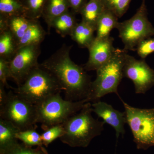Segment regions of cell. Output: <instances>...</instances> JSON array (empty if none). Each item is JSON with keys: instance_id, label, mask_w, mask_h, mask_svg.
I'll return each mask as SVG.
<instances>
[{"instance_id": "6da1fadb", "label": "cell", "mask_w": 154, "mask_h": 154, "mask_svg": "<svg viewBox=\"0 0 154 154\" xmlns=\"http://www.w3.org/2000/svg\"><path fill=\"white\" fill-rule=\"evenodd\" d=\"M72 47L63 45L40 65L56 78L64 91L65 99L81 101L89 96L93 82L84 67L72 60L70 56Z\"/></svg>"}, {"instance_id": "7a4b0ae2", "label": "cell", "mask_w": 154, "mask_h": 154, "mask_svg": "<svg viewBox=\"0 0 154 154\" xmlns=\"http://www.w3.org/2000/svg\"><path fill=\"white\" fill-rule=\"evenodd\" d=\"M92 113L91 102H87L82 110L65 122L61 141L71 147L86 148L94 138L101 135L105 123L94 118Z\"/></svg>"}, {"instance_id": "3957f363", "label": "cell", "mask_w": 154, "mask_h": 154, "mask_svg": "<svg viewBox=\"0 0 154 154\" xmlns=\"http://www.w3.org/2000/svg\"><path fill=\"white\" fill-rule=\"evenodd\" d=\"M127 51L117 48L107 63L97 69L96 80L92 82L91 92L86 99L88 102H95L109 94L119 96L118 87L123 78V67Z\"/></svg>"}, {"instance_id": "277c9868", "label": "cell", "mask_w": 154, "mask_h": 154, "mask_svg": "<svg viewBox=\"0 0 154 154\" xmlns=\"http://www.w3.org/2000/svg\"><path fill=\"white\" fill-rule=\"evenodd\" d=\"M13 90L18 96L35 105L63 91L55 76L39 63L24 82Z\"/></svg>"}, {"instance_id": "5b68a950", "label": "cell", "mask_w": 154, "mask_h": 154, "mask_svg": "<svg viewBox=\"0 0 154 154\" xmlns=\"http://www.w3.org/2000/svg\"><path fill=\"white\" fill-rule=\"evenodd\" d=\"M86 99L78 101L63 99L60 93L50 96L36 105L37 123L44 130L50 127L63 124L80 111L87 103Z\"/></svg>"}, {"instance_id": "8992f818", "label": "cell", "mask_w": 154, "mask_h": 154, "mask_svg": "<svg viewBox=\"0 0 154 154\" xmlns=\"http://www.w3.org/2000/svg\"><path fill=\"white\" fill-rule=\"evenodd\" d=\"M119 38L127 51H135L138 45L144 39L154 36V27L148 18L146 0L130 19L119 23L116 28Z\"/></svg>"}, {"instance_id": "52a82bcc", "label": "cell", "mask_w": 154, "mask_h": 154, "mask_svg": "<svg viewBox=\"0 0 154 154\" xmlns=\"http://www.w3.org/2000/svg\"><path fill=\"white\" fill-rule=\"evenodd\" d=\"M125 108L126 124L131 130L134 141L138 149L154 146V108L140 109L132 107L120 96Z\"/></svg>"}, {"instance_id": "ba28073f", "label": "cell", "mask_w": 154, "mask_h": 154, "mask_svg": "<svg viewBox=\"0 0 154 154\" xmlns=\"http://www.w3.org/2000/svg\"><path fill=\"white\" fill-rule=\"evenodd\" d=\"M0 118L10 122L20 131L36 129L37 127L36 105L12 91L8 93L5 102L0 106Z\"/></svg>"}, {"instance_id": "9c48e42d", "label": "cell", "mask_w": 154, "mask_h": 154, "mask_svg": "<svg viewBox=\"0 0 154 154\" xmlns=\"http://www.w3.org/2000/svg\"><path fill=\"white\" fill-rule=\"evenodd\" d=\"M40 54V45H28L17 50L9 61L10 78L14 80L17 87L38 66V59Z\"/></svg>"}, {"instance_id": "30bf717a", "label": "cell", "mask_w": 154, "mask_h": 154, "mask_svg": "<svg viewBox=\"0 0 154 154\" xmlns=\"http://www.w3.org/2000/svg\"><path fill=\"white\" fill-rule=\"evenodd\" d=\"M123 77L134 84L136 94H145L154 86V70L144 59H136L127 54L123 67Z\"/></svg>"}, {"instance_id": "8fae6325", "label": "cell", "mask_w": 154, "mask_h": 154, "mask_svg": "<svg viewBox=\"0 0 154 154\" xmlns=\"http://www.w3.org/2000/svg\"><path fill=\"white\" fill-rule=\"evenodd\" d=\"M113 41L110 36L95 38L88 48L89 57L84 66L86 71H96L110 60L116 50L113 45Z\"/></svg>"}, {"instance_id": "7c38bea8", "label": "cell", "mask_w": 154, "mask_h": 154, "mask_svg": "<svg viewBox=\"0 0 154 154\" xmlns=\"http://www.w3.org/2000/svg\"><path fill=\"white\" fill-rule=\"evenodd\" d=\"M93 103L91 104L92 111L102 118L105 123L110 125L114 128L117 142L120 135L123 136L125 133L124 125L126 123L125 112L116 110L112 105L100 100Z\"/></svg>"}, {"instance_id": "4fadbf2b", "label": "cell", "mask_w": 154, "mask_h": 154, "mask_svg": "<svg viewBox=\"0 0 154 154\" xmlns=\"http://www.w3.org/2000/svg\"><path fill=\"white\" fill-rule=\"evenodd\" d=\"M69 8L68 0H47L42 17L47 24L48 33L51 29L53 21L68 11Z\"/></svg>"}, {"instance_id": "5bb4252c", "label": "cell", "mask_w": 154, "mask_h": 154, "mask_svg": "<svg viewBox=\"0 0 154 154\" xmlns=\"http://www.w3.org/2000/svg\"><path fill=\"white\" fill-rule=\"evenodd\" d=\"M95 31L96 28L82 20L76 25L70 36L80 47L88 48L96 38Z\"/></svg>"}, {"instance_id": "9a60e30c", "label": "cell", "mask_w": 154, "mask_h": 154, "mask_svg": "<svg viewBox=\"0 0 154 154\" xmlns=\"http://www.w3.org/2000/svg\"><path fill=\"white\" fill-rule=\"evenodd\" d=\"M46 35L38 20H33L24 36L17 42V50L28 45L41 44Z\"/></svg>"}, {"instance_id": "2e32d148", "label": "cell", "mask_w": 154, "mask_h": 154, "mask_svg": "<svg viewBox=\"0 0 154 154\" xmlns=\"http://www.w3.org/2000/svg\"><path fill=\"white\" fill-rule=\"evenodd\" d=\"M105 9L102 0H89L80 14L82 21L96 28L97 21Z\"/></svg>"}, {"instance_id": "e0dca14e", "label": "cell", "mask_w": 154, "mask_h": 154, "mask_svg": "<svg viewBox=\"0 0 154 154\" xmlns=\"http://www.w3.org/2000/svg\"><path fill=\"white\" fill-rule=\"evenodd\" d=\"M118 19L115 14L105 9L96 24V38H105L110 36V31L117 28L119 23Z\"/></svg>"}, {"instance_id": "ac0fdd59", "label": "cell", "mask_w": 154, "mask_h": 154, "mask_svg": "<svg viewBox=\"0 0 154 154\" xmlns=\"http://www.w3.org/2000/svg\"><path fill=\"white\" fill-rule=\"evenodd\" d=\"M77 24L74 14L68 11L53 21L51 28H54L56 32L64 38L71 35Z\"/></svg>"}, {"instance_id": "d6986e66", "label": "cell", "mask_w": 154, "mask_h": 154, "mask_svg": "<svg viewBox=\"0 0 154 154\" xmlns=\"http://www.w3.org/2000/svg\"><path fill=\"white\" fill-rule=\"evenodd\" d=\"M19 131L10 122L0 118V150L18 142L16 135Z\"/></svg>"}, {"instance_id": "ffe728a7", "label": "cell", "mask_w": 154, "mask_h": 154, "mask_svg": "<svg viewBox=\"0 0 154 154\" xmlns=\"http://www.w3.org/2000/svg\"><path fill=\"white\" fill-rule=\"evenodd\" d=\"M17 50V42L9 30L0 33V58L10 61Z\"/></svg>"}, {"instance_id": "44dd1931", "label": "cell", "mask_w": 154, "mask_h": 154, "mask_svg": "<svg viewBox=\"0 0 154 154\" xmlns=\"http://www.w3.org/2000/svg\"><path fill=\"white\" fill-rule=\"evenodd\" d=\"M33 20L23 15L15 16L8 18V30L11 31L17 42L24 36Z\"/></svg>"}, {"instance_id": "7402d4cb", "label": "cell", "mask_w": 154, "mask_h": 154, "mask_svg": "<svg viewBox=\"0 0 154 154\" xmlns=\"http://www.w3.org/2000/svg\"><path fill=\"white\" fill-rule=\"evenodd\" d=\"M24 14V5L20 0H0V16L8 19Z\"/></svg>"}, {"instance_id": "603a6c76", "label": "cell", "mask_w": 154, "mask_h": 154, "mask_svg": "<svg viewBox=\"0 0 154 154\" xmlns=\"http://www.w3.org/2000/svg\"><path fill=\"white\" fill-rule=\"evenodd\" d=\"M0 154H48L43 146L36 148L29 146L18 142L3 149L0 150Z\"/></svg>"}, {"instance_id": "cb8c5ba5", "label": "cell", "mask_w": 154, "mask_h": 154, "mask_svg": "<svg viewBox=\"0 0 154 154\" xmlns=\"http://www.w3.org/2000/svg\"><path fill=\"white\" fill-rule=\"evenodd\" d=\"M24 16L30 20H38L42 16L47 0H25Z\"/></svg>"}, {"instance_id": "d4e9b609", "label": "cell", "mask_w": 154, "mask_h": 154, "mask_svg": "<svg viewBox=\"0 0 154 154\" xmlns=\"http://www.w3.org/2000/svg\"><path fill=\"white\" fill-rule=\"evenodd\" d=\"M16 137L22 143L29 146H42L41 134L37 132L36 128L19 131Z\"/></svg>"}, {"instance_id": "484cf974", "label": "cell", "mask_w": 154, "mask_h": 154, "mask_svg": "<svg viewBox=\"0 0 154 154\" xmlns=\"http://www.w3.org/2000/svg\"><path fill=\"white\" fill-rule=\"evenodd\" d=\"M105 9L115 14L118 18L122 17L128 10L131 0H102Z\"/></svg>"}, {"instance_id": "4316f807", "label": "cell", "mask_w": 154, "mask_h": 154, "mask_svg": "<svg viewBox=\"0 0 154 154\" xmlns=\"http://www.w3.org/2000/svg\"><path fill=\"white\" fill-rule=\"evenodd\" d=\"M64 134L63 124L56 125L48 128L41 134L43 145L47 147L56 139L60 138Z\"/></svg>"}, {"instance_id": "83f0119b", "label": "cell", "mask_w": 154, "mask_h": 154, "mask_svg": "<svg viewBox=\"0 0 154 154\" xmlns=\"http://www.w3.org/2000/svg\"><path fill=\"white\" fill-rule=\"evenodd\" d=\"M135 51L141 59H145L154 52V38L150 37L141 42L137 46Z\"/></svg>"}, {"instance_id": "f1b7e54d", "label": "cell", "mask_w": 154, "mask_h": 154, "mask_svg": "<svg viewBox=\"0 0 154 154\" xmlns=\"http://www.w3.org/2000/svg\"><path fill=\"white\" fill-rule=\"evenodd\" d=\"M10 78L9 61L0 58V83L8 89L13 88L9 85L8 79Z\"/></svg>"}, {"instance_id": "f546056e", "label": "cell", "mask_w": 154, "mask_h": 154, "mask_svg": "<svg viewBox=\"0 0 154 154\" xmlns=\"http://www.w3.org/2000/svg\"><path fill=\"white\" fill-rule=\"evenodd\" d=\"M70 7L76 14H80L81 10L87 3V0H68Z\"/></svg>"}, {"instance_id": "4dcf8cb0", "label": "cell", "mask_w": 154, "mask_h": 154, "mask_svg": "<svg viewBox=\"0 0 154 154\" xmlns=\"http://www.w3.org/2000/svg\"><path fill=\"white\" fill-rule=\"evenodd\" d=\"M5 88V87L0 83V106L5 102L8 97V93H6Z\"/></svg>"}, {"instance_id": "1f68e13d", "label": "cell", "mask_w": 154, "mask_h": 154, "mask_svg": "<svg viewBox=\"0 0 154 154\" xmlns=\"http://www.w3.org/2000/svg\"><path fill=\"white\" fill-rule=\"evenodd\" d=\"M20 1H22V0H20Z\"/></svg>"}]
</instances>
